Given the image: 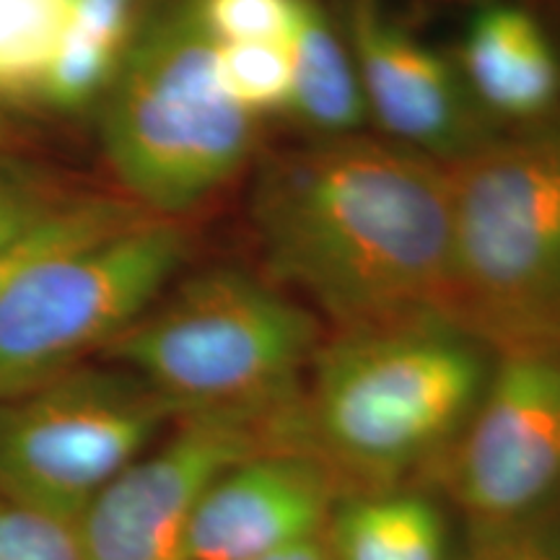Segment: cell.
Returning a JSON list of instances; mask_svg holds the SVG:
<instances>
[{
  "label": "cell",
  "instance_id": "cell-20",
  "mask_svg": "<svg viewBox=\"0 0 560 560\" xmlns=\"http://www.w3.org/2000/svg\"><path fill=\"white\" fill-rule=\"evenodd\" d=\"M0 560H81L79 522L0 493Z\"/></svg>",
  "mask_w": 560,
  "mask_h": 560
},
{
  "label": "cell",
  "instance_id": "cell-24",
  "mask_svg": "<svg viewBox=\"0 0 560 560\" xmlns=\"http://www.w3.org/2000/svg\"><path fill=\"white\" fill-rule=\"evenodd\" d=\"M3 143H5V120L3 115H0V149H3Z\"/></svg>",
  "mask_w": 560,
  "mask_h": 560
},
{
  "label": "cell",
  "instance_id": "cell-5",
  "mask_svg": "<svg viewBox=\"0 0 560 560\" xmlns=\"http://www.w3.org/2000/svg\"><path fill=\"white\" fill-rule=\"evenodd\" d=\"M322 346L310 306L236 268L185 278L107 348L115 361L187 412L276 416L299 402Z\"/></svg>",
  "mask_w": 560,
  "mask_h": 560
},
{
  "label": "cell",
  "instance_id": "cell-16",
  "mask_svg": "<svg viewBox=\"0 0 560 560\" xmlns=\"http://www.w3.org/2000/svg\"><path fill=\"white\" fill-rule=\"evenodd\" d=\"M143 219H149V213L132 206V200H62L52 213H47L34 226L0 242V299L39 262Z\"/></svg>",
  "mask_w": 560,
  "mask_h": 560
},
{
  "label": "cell",
  "instance_id": "cell-10",
  "mask_svg": "<svg viewBox=\"0 0 560 560\" xmlns=\"http://www.w3.org/2000/svg\"><path fill=\"white\" fill-rule=\"evenodd\" d=\"M346 39L387 140L450 164L493 136L459 68L392 21L382 0H348Z\"/></svg>",
  "mask_w": 560,
  "mask_h": 560
},
{
  "label": "cell",
  "instance_id": "cell-17",
  "mask_svg": "<svg viewBox=\"0 0 560 560\" xmlns=\"http://www.w3.org/2000/svg\"><path fill=\"white\" fill-rule=\"evenodd\" d=\"M68 0H0V96L39 94Z\"/></svg>",
  "mask_w": 560,
  "mask_h": 560
},
{
  "label": "cell",
  "instance_id": "cell-23",
  "mask_svg": "<svg viewBox=\"0 0 560 560\" xmlns=\"http://www.w3.org/2000/svg\"><path fill=\"white\" fill-rule=\"evenodd\" d=\"M252 560H335L330 552V545H327L325 535L314 537V540L291 545V548L268 552V556L252 558Z\"/></svg>",
  "mask_w": 560,
  "mask_h": 560
},
{
  "label": "cell",
  "instance_id": "cell-19",
  "mask_svg": "<svg viewBox=\"0 0 560 560\" xmlns=\"http://www.w3.org/2000/svg\"><path fill=\"white\" fill-rule=\"evenodd\" d=\"M457 560H560V506L501 522H470Z\"/></svg>",
  "mask_w": 560,
  "mask_h": 560
},
{
  "label": "cell",
  "instance_id": "cell-6",
  "mask_svg": "<svg viewBox=\"0 0 560 560\" xmlns=\"http://www.w3.org/2000/svg\"><path fill=\"white\" fill-rule=\"evenodd\" d=\"M187 252L179 223L149 215L26 272L0 299V405L107 350L177 278Z\"/></svg>",
  "mask_w": 560,
  "mask_h": 560
},
{
  "label": "cell",
  "instance_id": "cell-18",
  "mask_svg": "<svg viewBox=\"0 0 560 560\" xmlns=\"http://www.w3.org/2000/svg\"><path fill=\"white\" fill-rule=\"evenodd\" d=\"M219 79L223 91L255 120L265 115L289 112V45H285V39L219 45Z\"/></svg>",
  "mask_w": 560,
  "mask_h": 560
},
{
  "label": "cell",
  "instance_id": "cell-22",
  "mask_svg": "<svg viewBox=\"0 0 560 560\" xmlns=\"http://www.w3.org/2000/svg\"><path fill=\"white\" fill-rule=\"evenodd\" d=\"M62 200L24 166L0 156V242L34 226Z\"/></svg>",
  "mask_w": 560,
  "mask_h": 560
},
{
  "label": "cell",
  "instance_id": "cell-3",
  "mask_svg": "<svg viewBox=\"0 0 560 560\" xmlns=\"http://www.w3.org/2000/svg\"><path fill=\"white\" fill-rule=\"evenodd\" d=\"M446 317L490 348L560 338V112L450 161Z\"/></svg>",
  "mask_w": 560,
  "mask_h": 560
},
{
  "label": "cell",
  "instance_id": "cell-7",
  "mask_svg": "<svg viewBox=\"0 0 560 560\" xmlns=\"http://www.w3.org/2000/svg\"><path fill=\"white\" fill-rule=\"evenodd\" d=\"M179 418L125 369H73L0 405V493L60 520L79 516Z\"/></svg>",
  "mask_w": 560,
  "mask_h": 560
},
{
  "label": "cell",
  "instance_id": "cell-12",
  "mask_svg": "<svg viewBox=\"0 0 560 560\" xmlns=\"http://www.w3.org/2000/svg\"><path fill=\"white\" fill-rule=\"evenodd\" d=\"M457 68L488 120L520 128L560 112V52L522 5H480L467 21Z\"/></svg>",
  "mask_w": 560,
  "mask_h": 560
},
{
  "label": "cell",
  "instance_id": "cell-8",
  "mask_svg": "<svg viewBox=\"0 0 560 560\" xmlns=\"http://www.w3.org/2000/svg\"><path fill=\"white\" fill-rule=\"evenodd\" d=\"M296 405L276 416H179L170 436L117 475L79 516L81 560H190L187 532L202 490L252 454L296 450Z\"/></svg>",
  "mask_w": 560,
  "mask_h": 560
},
{
  "label": "cell",
  "instance_id": "cell-11",
  "mask_svg": "<svg viewBox=\"0 0 560 560\" xmlns=\"http://www.w3.org/2000/svg\"><path fill=\"white\" fill-rule=\"evenodd\" d=\"M346 482L301 450H262L223 470L195 503L190 560H252L327 532Z\"/></svg>",
  "mask_w": 560,
  "mask_h": 560
},
{
  "label": "cell",
  "instance_id": "cell-14",
  "mask_svg": "<svg viewBox=\"0 0 560 560\" xmlns=\"http://www.w3.org/2000/svg\"><path fill=\"white\" fill-rule=\"evenodd\" d=\"M285 45L291 55L289 115L319 138L359 132L369 122L359 70L348 39L317 0H296Z\"/></svg>",
  "mask_w": 560,
  "mask_h": 560
},
{
  "label": "cell",
  "instance_id": "cell-2",
  "mask_svg": "<svg viewBox=\"0 0 560 560\" xmlns=\"http://www.w3.org/2000/svg\"><path fill=\"white\" fill-rule=\"evenodd\" d=\"M493 353L446 314L322 340L299 395V446L353 490L400 486L454 450Z\"/></svg>",
  "mask_w": 560,
  "mask_h": 560
},
{
  "label": "cell",
  "instance_id": "cell-9",
  "mask_svg": "<svg viewBox=\"0 0 560 560\" xmlns=\"http://www.w3.org/2000/svg\"><path fill=\"white\" fill-rule=\"evenodd\" d=\"M493 350L478 408L444 459L467 522L560 506V338Z\"/></svg>",
  "mask_w": 560,
  "mask_h": 560
},
{
  "label": "cell",
  "instance_id": "cell-21",
  "mask_svg": "<svg viewBox=\"0 0 560 560\" xmlns=\"http://www.w3.org/2000/svg\"><path fill=\"white\" fill-rule=\"evenodd\" d=\"M200 24L219 45L289 37L296 0H192Z\"/></svg>",
  "mask_w": 560,
  "mask_h": 560
},
{
  "label": "cell",
  "instance_id": "cell-13",
  "mask_svg": "<svg viewBox=\"0 0 560 560\" xmlns=\"http://www.w3.org/2000/svg\"><path fill=\"white\" fill-rule=\"evenodd\" d=\"M325 540L335 560H457L439 503L402 486L350 490Z\"/></svg>",
  "mask_w": 560,
  "mask_h": 560
},
{
  "label": "cell",
  "instance_id": "cell-4",
  "mask_svg": "<svg viewBox=\"0 0 560 560\" xmlns=\"http://www.w3.org/2000/svg\"><path fill=\"white\" fill-rule=\"evenodd\" d=\"M257 120L223 91L219 42L192 0L132 39L102 100V145L132 206L172 221L200 208L249 164Z\"/></svg>",
  "mask_w": 560,
  "mask_h": 560
},
{
  "label": "cell",
  "instance_id": "cell-15",
  "mask_svg": "<svg viewBox=\"0 0 560 560\" xmlns=\"http://www.w3.org/2000/svg\"><path fill=\"white\" fill-rule=\"evenodd\" d=\"M138 0H68L58 50L39 96L62 112L102 102L136 39Z\"/></svg>",
  "mask_w": 560,
  "mask_h": 560
},
{
  "label": "cell",
  "instance_id": "cell-1",
  "mask_svg": "<svg viewBox=\"0 0 560 560\" xmlns=\"http://www.w3.org/2000/svg\"><path fill=\"white\" fill-rule=\"evenodd\" d=\"M265 270L342 330L446 314L450 164L387 138L270 156L252 190Z\"/></svg>",
  "mask_w": 560,
  "mask_h": 560
}]
</instances>
